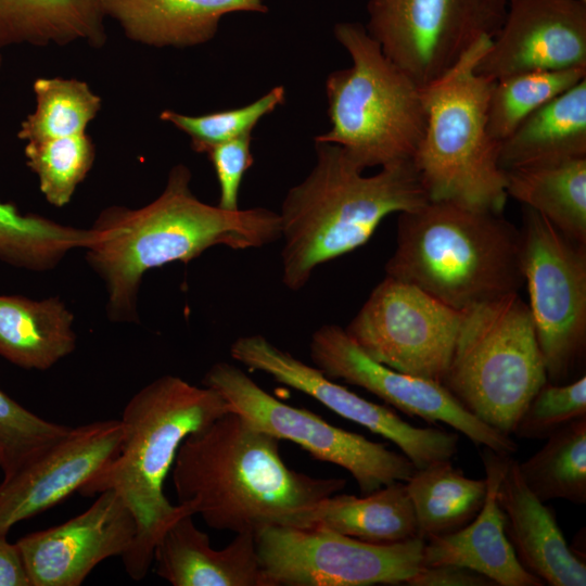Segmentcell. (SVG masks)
Here are the masks:
<instances>
[{"instance_id":"cell-7","label":"cell","mask_w":586,"mask_h":586,"mask_svg":"<svg viewBox=\"0 0 586 586\" xmlns=\"http://www.w3.org/2000/svg\"><path fill=\"white\" fill-rule=\"evenodd\" d=\"M333 31L352 65L327 78L331 129L315 142L339 145L364 170L412 162L425 128L423 87L383 53L360 23L340 22Z\"/></svg>"},{"instance_id":"cell-16","label":"cell","mask_w":586,"mask_h":586,"mask_svg":"<svg viewBox=\"0 0 586 586\" xmlns=\"http://www.w3.org/2000/svg\"><path fill=\"white\" fill-rule=\"evenodd\" d=\"M120 419L81 424L0 483V532L59 505L99 474L118 454Z\"/></svg>"},{"instance_id":"cell-37","label":"cell","mask_w":586,"mask_h":586,"mask_svg":"<svg viewBox=\"0 0 586 586\" xmlns=\"http://www.w3.org/2000/svg\"><path fill=\"white\" fill-rule=\"evenodd\" d=\"M252 137L244 136L213 146L208 155L219 184L218 206L239 209V191L244 174L253 165Z\"/></svg>"},{"instance_id":"cell-32","label":"cell","mask_w":586,"mask_h":586,"mask_svg":"<svg viewBox=\"0 0 586 586\" xmlns=\"http://www.w3.org/2000/svg\"><path fill=\"white\" fill-rule=\"evenodd\" d=\"M34 92L36 109L18 131L26 142L85 133L101 107V99L76 79L38 78Z\"/></svg>"},{"instance_id":"cell-3","label":"cell","mask_w":586,"mask_h":586,"mask_svg":"<svg viewBox=\"0 0 586 586\" xmlns=\"http://www.w3.org/2000/svg\"><path fill=\"white\" fill-rule=\"evenodd\" d=\"M315 166L288 191L279 213L281 278L291 291L322 264L367 243L385 217L430 200L413 162L365 176L339 145L315 142Z\"/></svg>"},{"instance_id":"cell-13","label":"cell","mask_w":586,"mask_h":586,"mask_svg":"<svg viewBox=\"0 0 586 586\" xmlns=\"http://www.w3.org/2000/svg\"><path fill=\"white\" fill-rule=\"evenodd\" d=\"M464 310L385 276L344 328L373 360L443 384Z\"/></svg>"},{"instance_id":"cell-36","label":"cell","mask_w":586,"mask_h":586,"mask_svg":"<svg viewBox=\"0 0 586 586\" xmlns=\"http://www.w3.org/2000/svg\"><path fill=\"white\" fill-rule=\"evenodd\" d=\"M582 417H586V377L565 384L546 381L527 403L512 433L520 438L546 440Z\"/></svg>"},{"instance_id":"cell-25","label":"cell","mask_w":586,"mask_h":586,"mask_svg":"<svg viewBox=\"0 0 586 586\" xmlns=\"http://www.w3.org/2000/svg\"><path fill=\"white\" fill-rule=\"evenodd\" d=\"M586 156V78L527 116L499 145L502 170Z\"/></svg>"},{"instance_id":"cell-2","label":"cell","mask_w":586,"mask_h":586,"mask_svg":"<svg viewBox=\"0 0 586 586\" xmlns=\"http://www.w3.org/2000/svg\"><path fill=\"white\" fill-rule=\"evenodd\" d=\"M279 442L232 410L189 434L171 468L178 504L212 528L256 534L345 487L289 468Z\"/></svg>"},{"instance_id":"cell-4","label":"cell","mask_w":586,"mask_h":586,"mask_svg":"<svg viewBox=\"0 0 586 586\" xmlns=\"http://www.w3.org/2000/svg\"><path fill=\"white\" fill-rule=\"evenodd\" d=\"M230 410L217 391L171 374L153 380L126 404L118 454L78 494L90 497L114 491L132 512L137 535L122 557L132 579L145 577L161 534L187 508L171 505L164 493L182 441Z\"/></svg>"},{"instance_id":"cell-33","label":"cell","mask_w":586,"mask_h":586,"mask_svg":"<svg viewBox=\"0 0 586 586\" xmlns=\"http://www.w3.org/2000/svg\"><path fill=\"white\" fill-rule=\"evenodd\" d=\"M28 167L37 175L46 200L66 205L85 179L94 160V146L86 133L27 142Z\"/></svg>"},{"instance_id":"cell-20","label":"cell","mask_w":586,"mask_h":586,"mask_svg":"<svg viewBox=\"0 0 586 586\" xmlns=\"http://www.w3.org/2000/svg\"><path fill=\"white\" fill-rule=\"evenodd\" d=\"M511 455L484 447L486 497L476 517L462 528L424 540L422 565L457 564L474 570L500 586H542L519 562L504 528L497 487Z\"/></svg>"},{"instance_id":"cell-31","label":"cell","mask_w":586,"mask_h":586,"mask_svg":"<svg viewBox=\"0 0 586 586\" xmlns=\"http://www.w3.org/2000/svg\"><path fill=\"white\" fill-rule=\"evenodd\" d=\"M586 78V67L522 72L499 78L487 107L489 136L501 142L532 113Z\"/></svg>"},{"instance_id":"cell-40","label":"cell","mask_w":586,"mask_h":586,"mask_svg":"<svg viewBox=\"0 0 586 586\" xmlns=\"http://www.w3.org/2000/svg\"><path fill=\"white\" fill-rule=\"evenodd\" d=\"M581 1L586 2V0H581Z\"/></svg>"},{"instance_id":"cell-11","label":"cell","mask_w":586,"mask_h":586,"mask_svg":"<svg viewBox=\"0 0 586 586\" xmlns=\"http://www.w3.org/2000/svg\"><path fill=\"white\" fill-rule=\"evenodd\" d=\"M522 269L547 380L564 383L586 342V251L524 206Z\"/></svg>"},{"instance_id":"cell-23","label":"cell","mask_w":586,"mask_h":586,"mask_svg":"<svg viewBox=\"0 0 586 586\" xmlns=\"http://www.w3.org/2000/svg\"><path fill=\"white\" fill-rule=\"evenodd\" d=\"M281 526L321 528L373 544L419 537L405 482L357 497L331 495L285 519Z\"/></svg>"},{"instance_id":"cell-34","label":"cell","mask_w":586,"mask_h":586,"mask_svg":"<svg viewBox=\"0 0 586 586\" xmlns=\"http://www.w3.org/2000/svg\"><path fill=\"white\" fill-rule=\"evenodd\" d=\"M284 101L285 89L283 86H277L245 106L199 116L166 110L160 117L186 132L195 152L207 153L217 144L250 136L258 122Z\"/></svg>"},{"instance_id":"cell-19","label":"cell","mask_w":586,"mask_h":586,"mask_svg":"<svg viewBox=\"0 0 586 586\" xmlns=\"http://www.w3.org/2000/svg\"><path fill=\"white\" fill-rule=\"evenodd\" d=\"M504 528L520 564L544 584L585 586L586 564L568 545L553 511L526 486L509 456L497 487Z\"/></svg>"},{"instance_id":"cell-28","label":"cell","mask_w":586,"mask_h":586,"mask_svg":"<svg viewBox=\"0 0 586 586\" xmlns=\"http://www.w3.org/2000/svg\"><path fill=\"white\" fill-rule=\"evenodd\" d=\"M418 535L424 540L456 532L471 522L486 497L485 479H471L451 460L416 469L405 482Z\"/></svg>"},{"instance_id":"cell-39","label":"cell","mask_w":586,"mask_h":586,"mask_svg":"<svg viewBox=\"0 0 586 586\" xmlns=\"http://www.w3.org/2000/svg\"><path fill=\"white\" fill-rule=\"evenodd\" d=\"M0 532V586H31L16 543Z\"/></svg>"},{"instance_id":"cell-6","label":"cell","mask_w":586,"mask_h":586,"mask_svg":"<svg viewBox=\"0 0 586 586\" xmlns=\"http://www.w3.org/2000/svg\"><path fill=\"white\" fill-rule=\"evenodd\" d=\"M492 37H483L441 78L423 87L424 133L412 160L431 201L501 214L507 201L499 145L488 133L495 79L476 72Z\"/></svg>"},{"instance_id":"cell-15","label":"cell","mask_w":586,"mask_h":586,"mask_svg":"<svg viewBox=\"0 0 586 586\" xmlns=\"http://www.w3.org/2000/svg\"><path fill=\"white\" fill-rule=\"evenodd\" d=\"M230 355L249 369L269 374L277 382L315 398L336 415L391 441L416 469L451 460L458 451L456 433L411 425L390 408L369 402L334 382L317 367L297 359L262 334L239 336L230 346Z\"/></svg>"},{"instance_id":"cell-38","label":"cell","mask_w":586,"mask_h":586,"mask_svg":"<svg viewBox=\"0 0 586 586\" xmlns=\"http://www.w3.org/2000/svg\"><path fill=\"white\" fill-rule=\"evenodd\" d=\"M406 585L409 586H494L487 576L457 564L423 566Z\"/></svg>"},{"instance_id":"cell-22","label":"cell","mask_w":586,"mask_h":586,"mask_svg":"<svg viewBox=\"0 0 586 586\" xmlns=\"http://www.w3.org/2000/svg\"><path fill=\"white\" fill-rule=\"evenodd\" d=\"M132 40L154 47H191L214 38L222 16L267 13L263 0H100Z\"/></svg>"},{"instance_id":"cell-24","label":"cell","mask_w":586,"mask_h":586,"mask_svg":"<svg viewBox=\"0 0 586 586\" xmlns=\"http://www.w3.org/2000/svg\"><path fill=\"white\" fill-rule=\"evenodd\" d=\"M73 323L59 297L0 295V355L24 369L47 370L75 351Z\"/></svg>"},{"instance_id":"cell-14","label":"cell","mask_w":586,"mask_h":586,"mask_svg":"<svg viewBox=\"0 0 586 586\" xmlns=\"http://www.w3.org/2000/svg\"><path fill=\"white\" fill-rule=\"evenodd\" d=\"M309 352L314 366L331 380L362 387L409 416L448 424L476 446L502 455L518 449L510 435L470 412L443 384L373 360L337 324L319 327L311 334Z\"/></svg>"},{"instance_id":"cell-27","label":"cell","mask_w":586,"mask_h":586,"mask_svg":"<svg viewBox=\"0 0 586 586\" xmlns=\"http://www.w3.org/2000/svg\"><path fill=\"white\" fill-rule=\"evenodd\" d=\"M100 0H0V49L13 43L66 44L105 40Z\"/></svg>"},{"instance_id":"cell-12","label":"cell","mask_w":586,"mask_h":586,"mask_svg":"<svg viewBox=\"0 0 586 586\" xmlns=\"http://www.w3.org/2000/svg\"><path fill=\"white\" fill-rule=\"evenodd\" d=\"M508 0H368L370 36L419 86L445 75L483 37H494Z\"/></svg>"},{"instance_id":"cell-17","label":"cell","mask_w":586,"mask_h":586,"mask_svg":"<svg viewBox=\"0 0 586 586\" xmlns=\"http://www.w3.org/2000/svg\"><path fill=\"white\" fill-rule=\"evenodd\" d=\"M137 522L114 491L98 494L78 515L17 539L31 586H78L105 559L123 557Z\"/></svg>"},{"instance_id":"cell-26","label":"cell","mask_w":586,"mask_h":586,"mask_svg":"<svg viewBox=\"0 0 586 586\" xmlns=\"http://www.w3.org/2000/svg\"><path fill=\"white\" fill-rule=\"evenodd\" d=\"M504 171L508 196L540 214L571 240L586 244V156Z\"/></svg>"},{"instance_id":"cell-9","label":"cell","mask_w":586,"mask_h":586,"mask_svg":"<svg viewBox=\"0 0 586 586\" xmlns=\"http://www.w3.org/2000/svg\"><path fill=\"white\" fill-rule=\"evenodd\" d=\"M202 383L217 391L232 411L259 430L300 445L317 460L347 470L362 495L397 481L407 482L416 470L403 453L336 428L307 409L280 402L233 364H214Z\"/></svg>"},{"instance_id":"cell-30","label":"cell","mask_w":586,"mask_h":586,"mask_svg":"<svg viewBox=\"0 0 586 586\" xmlns=\"http://www.w3.org/2000/svg\"><path fill=\"white\" fill-rule=\"evenodd\" d=\"M533 456L519 462L528 489L543 502L586 504V417L561 428Z\"/></svg>"},{"instance_id":"cell-21","label":"cell","mask_w":586,"mask_h":586,"mask_svg":"<svg viewBox=\"0 0 586 586\" xmlns=\"http://www.w3.org/2000/svg\"><path fill=\"white\" fill-rule=\"evenodd\" d=\"M187 508L163 531L155 544L156 574L174 586H267L256 549L255 534H235L222 549L196 527Z\"/></svg>"},{"instance_id":"cell-29","label":"cell","mask_w":586,"mask_h":586,"mask_svg":"<svg viewBox=\"0 0 586 586\" xmlns=\"http://www.w3.org/2000/svg\"><path fill=\"white\" fill-rule=\"evenodd\" d=\"M95 239L90 229L64 226L35 214H21L0 202V260L18 268L44 271L56 267L74 249Z\"/></svg>"},{"instance_id":"cell-35","label":"cell","mask_w":586,"mask_h":586,"mask_svg":"<svg viewBox=\"0 0 586 586\" xmlns=\"http://www.w3.org/2000/svg\"><path fill=\"white\" fill-rule=\"evenodd\" d=\"M69 429L31 412L0 388V469L3 479L36 458Z\"/></svg>"},{"instance_id":"cell-1","label":"cell","mask_w":586,"mask_h":586,"mask_svg":"<svg viewBox=\"0 0 586 586\" xmlns=\"http://www.w3.org/2000/svg\"><path fill=\"white\" fill-rule=\"evenodd\" d=\"M190 181V170L177 165L153 202L138 209L109 207L94 221L86 258L104 283L110 320H138L139 288L151 269L187 264L217 245L242 251L281 239L279 213L206 204L192 193Z\"/></svg>"},{"instance_id":"cell-10","label":"cell","mask_w":586,"mask_h":586,"mask_svg":"<svg viewBox=\"0 0 586 586\" xmlns=\"http://www.w3.org/2000/svg\"><path fill=\"white\" fill-rule=\"evenodd\" d=\"M255 542L267 586L406 584L423 568L421 537L373 544L328 530L270 525Z\"/></svg>"},{"instance_id":"cell-18","label":"cell","mask_w":586,"mask_h":586,"mask_svg":"<svg viewBox=\"0 0 586 586\" xmlns=\"http://www.w3.org/2000/svg\"><path fill=\"white\" fill-rule=\"evenodd\" d=\"M586 67V2L508 0L477 73L495 80L522 72Z\"/></svg>"},{"instance_id":"cell-5","label":"cell","mask_w":586,"mask_h":586,"mask_svg":"<svg viewBox=\"0 0 586 586\" xmlns=\"http://www.w3.org/2000/svg\"><path fill=\"white\" fill-rule=\"evenodd\" d=\"M386 276L458 310L518 293L522 235L501 214L431 201L398 214Z\"/></svg>"},{"instance_id":"cell-8","label":"cell","mask_w":586,"mask_h":586,"mask_svg":"<svg viewBox=\"0 0 586 586\" xmlns=\"http://www.w3.org/2000/svg\"><path fill=\"white\" fill-rule=\"evenodd\" d=\"M546 381L532 314L519 293L464 309L443 385L470 412L510 435Z\"/></svg>"}]
</instances>
